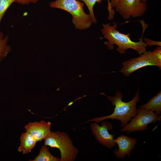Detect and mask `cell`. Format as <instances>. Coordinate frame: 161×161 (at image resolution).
Returning <instances> with one entry per match:
<instances>
[{
	"mask_svg": "<svg viewBox=\"0 0 161 161\" xmlns=\"http://www.w3.org/2000/svg\"><path fill=\"white\" fill-rule=\"evenodd\" d=\"M102 25L100 30L103 37L100 38L108 40L104 43L109 49L112 50L114 45L116 44L118 47L116 50L120 54H125L126 50L129 49L135 50L140 55L146 51L147 46L142 38L138 42L132 41L130 38V33L123 34L116 30L117 25L116 22H114L112 25L109 24H103Z\"/></svg>",
	"mask_w": 161,
	"mask_h": 161,
	"instance_id": "obj_1",
	"label": "cell"
},
{
	"mask_svg": "<svg viewBox=\"0 0 161 161\" xmlns=\"http://www.w3.org/2000/svg\"><path fill=\"white\" fill-rule=\"evenodd\" d=\"M112 105L114 106V111L111 114L102 117L94 118L87 122L94 121L99 123L106 119H116L121 122L120 126L123 128L126 126L131 119L137 114V103L140 100L139 89L132 99L128 102L122 100L123 96L119 91H117L114 96H106Z\"/></svg>",
	"mask_w": 161,
	"mask_h": 161,
	"instance_id": "obj_2",
	"label": "cell"
},
{
	"mask_svg": "<svg viewBox=\"0 0 161 161\" xmlns=\"http://www.w3.org/2000/svg\"><path fill=\"white\" fill-rule=\"evenodd\" d=\"M52 8L60 9L69 13L75 28L80 30L89 28L93 23L89 14L84 10V3L78 0H55L50 2Z\"/></svg>",
	"mask_w": 161,
	"mask_h": 161,
	"instance_id": "obj_3",
	"label": "cell"
},
{
	"mask_svg": "<svg viewBox=\"0 0 161 161\" xmlns=\"http://www.w3.org/2000/svg\"><path fill=\"white\" fill-rule=\"evenodd\" d=\"M44 144L58 149L61 152L60 161H73L78 153L68 134L63 132L52 131L44 139Z\"/></svg>",
	"mask_w": 161,
	"mask_h": 161,
	"instance_id": "obj_4",
	"label": "cell"
},
{
	"mask_svg": "<svg viewBox=\"0 0 161 161\" xmlns=\"http://www.w3.org/2000/svg\"><path fill=\"white\" fill-rule=\"evenodd\" d=\"M160 116L157 115L151 110L137 109V114L132 118L130 122L120 130L128 134L137 131L142 132L147 129L148 125L151 123L160 121Z\"/></svg>",
	"mask_w": 161,
	"mask_h": 161,
	"instance_id": "obj_5",
	"label": "cell"
},
{
	"mask_svg": "<svg viewBox=\"0 0 161 161\" xmlns=\"http://www.w3.org/2000/svg\"><path fill=\"white\" fill-rule=\"evenodd\" d=\"M114 8L123 19H127L143 16L146 11L147 4L140 0H119Z\"/></svg>",
	"mask_w": 161,
	"mask_h": 161,
	"instance_id": "obj_6",
	"label": "cell"
},
{
	"mask_svg": "<svg viewBox=\"0 0 161 161\" xmlns=\"http://www.w3.org/2000/svg\"><path fill=\"white\" fill-rule=\"evenodd\" d=\"M148 66H157L151 51H146L137 57L123 62V67L119 72L126 76H129L137 70Z\"/></svg>",
	"mask_w": 161,
	"mask_h": 161,
	"instance_id": "obj_7",
	"label": "cell"
},
{
	"mask_svg": "<svg viewBox=\"0 0 161 161\" xmlns=\"http://www.w3.org/2000/svg\"><path fill=\"white\" fill-rule=\"evenodd\" d=\"M90 126L93 134L100 144L109 149L116 145L114 135L111 134L109 132V130L112 129V125L110 123L103 121L101 126H99L95 122L92 123Z\"/></svg>",
	"mask_w": 161,
	"mask_h": 161,
	"instance_id": "obj_8",
	"label": "cell"
},
{
	"mask_svg": "<svg viewBox=\"0 0 161 161\" xmlns=\"http://www.w3.org/2000/svg\"><path fill=\"white\" fill-rule=\"evenodd\" d=\"M51 123L44 120L30 122L24 126L25 130L37 141L41 142L51 132Z\"/></svg>",
	"mask_w": 161,
	"mask_h": 161,
	"instance_id": "obj_9",
	"label": "cell"
},
{
	"mask_svg": "<svg viewBox=\"0 0 161 161\" xmlns=\"http://www.w3.org/2000/svg\"><path fill=\"white\" fill-rule=\"evenodd\" d=\"M118 147V149H116L114 154L116 157L119 158L124 159L125 156H131L130 153L134 148L137 143V139L129 137L126 135H121L115 139Z\"/></svg>",
	"mask_w": 161,
	"mask_h": 161,
	"instance_id": "obj_10",
	"label": "cell"
},
{
	"mask_svg": "<svg viewBox=\"0 0 161 161\" xmlns=\"http://www.w3.org/2000/svg\"><path fill=\"white\" fill-rule=\"evenodd\" d=\"M20 140V144L18 150L24 154L31 152L37 142L32 135L27 132L21 134Z\"/></svg>",
	"mask_w": 161,
	"mask_h": 161,
	"instance_id": "obj_11",
	"label": "cell"
},
{
	"mask_svg": "<svg viewBox=\"0 0 161 161\" xmlns=\"http://www.w3.org/2000/svg\"><path fill=\"white\" fill-rule=\"evenodd\" d=\"M140 108L151 110L160 116L161 112V92H159L146 103L140 106Z\"/></svg>",
	"mask_w": 161,
	"mask_h": 161,
	"instance_id": "obj_12",
	"label": "cell"
},
{
	"mask_svg": "<svg viewBox=\"0 0 161 161\" xmlns=\"http://www.w3.org/2000/svg\"><path fill=\"white\" fill-rule=\"evenodd\" d=\"M49 148L45 145H42L38 155L32 161H60V158L55 157L50 152Z\"/></svg>",
	"mask_w": 161,
	"mask_h": 161,
	"instance_id": "obj_13",
	"label": "cell"
},
{
	"mask_svg": "<svg viewBox=\"0 0 161 161\" xmlns=\"http://www.w3.org/2000/svg\"><path fill=\"white\" fill-rule=\"evenodd\" d=\"M9 38L8 35L5 36L3 32H0V62L11 51V47L7 44Z\"/></svg>",
	"mask_w": 161,
	"mask_h": 161,
	"instance_id": "obj_14",
	"label": "cell"
},
{
	"mask_svg": "<svg viewBox=\"0 0 161 161\" xmlns=\"http://www.w3.org/2000/svg\"><path fill=\"white\" fill-rule=\"evenodd\" d=\"M82 1L87 6L89 11L93 23L96 24L97 21L95 17L93 11V8L96 3L101 4L103 0H78ZM108 0L107 9H110L112 7L110 3V0Z\"/></svg>",
	"mask_w": 161,
	"mask_h": 161,
	"instance_id": "obj_15",
	"label": "cell"
},
{
	"mask_svg": "<svg viewBox=\"0 0 161 161\" xmlns=\"http://www.w3.org/2000/svg\"><path fill=\"white\" fill-rule=\"evenodd\" d=\"M16 0H0V26L1 21L6 11Z\"/></svg>",
	"mask_w": 161,
	"mask_h": 161,
	"instance_id": "obj_16",
	"label": "cell"
},
{
	"mask_svg": "<svg viewBox=\"0 0 161 161\" xmlns=\"http://www.w3.org/2000/svg\"><path fill=\"white\" fill-rule=\"evenodd\" d=\"M151 55L155 61L157 66L161 69V47H159L153 51Z\"/></svg>",
	"mask_w": 161,
	"mask_h": 161,
	"instance_id": "obj_17",
	"label": "cell"
},
{
	"mask_svg": "<svg viewBox=\"0 0 161 161\" xmlns=\"http://www.w3.org/2000/svg\"><path fill=\"white\" fill-rule=\"evenodd\" d=\"M144 40L147 46L151 47L154 45H157L161 47L160 41H155L145 38H144Z\"/></svg>",
	"mask_w": 161,
	"mask_h": 161,
	"instance_id": "obj_18",
	"label": "cell"
},
{
	"mask_svg": "<svg viewBox=\"0 0 161 161\" xmlns=\"http://www.w3.org/2000/svg\"><path fill=\"white\" fill-rule=\"evenodd\" d=\"M16 2L22 5L28 4L29 3L27 0H16Z\"/></svg>",
	"mask_w": 161,
	"mask_h": 161,
	"instance_id": "obj_19",
	"label": "cell"
},
{
	"mask_svg": "<svg viewBox=\"0 0 161 161\" xmlns=\"http://www.w3.org/2000/svg\"><path fill=\"white\" fill-rule=\"evenodd\" d=\"M119 0H110V2L111 6L114 9L117 4Z\"/></svg>",
	"mask_w": 161,
	"mask_h": 161,
	"instance_id": "obj_20",
	"label": "cell"
},
{
	"mask_svg": "<svg viewBox=\"0 0 161 161\" xmlns=\"http://www.w3.org/2000/svg\"><path fill=\"white\" fill-rule=\"evenodd\" d=\"M29 3H35L38 1L40 0H27Z\"/></svg>",
	"mask_w": 161,
	"mask_h": 161,
	"instance_id": "obj_21",
	"label": "cell"
},
{
	"mask_svg": "<svg viewBox=\"0 0 161 161\" xmlns=\"http://www.w3.org/2000/svg\"><path fill=\"white\" fill-rule=\"evenodd\" d=\"M148 0H140L141 2L143 3H146Z\"/></svg>",
	"mask_w": 161,
	"mask_h": 161,
	"instance_id": "obj_22",
	"label": "cell"
}]
</instances>
